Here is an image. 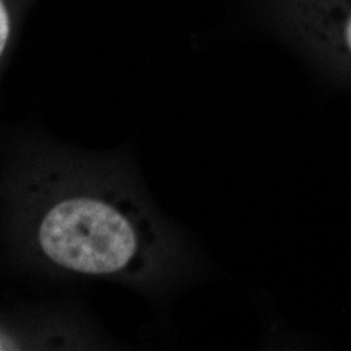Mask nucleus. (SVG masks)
<instances>
[{
    "label": "nucleus",
    "mask_w": 351,
    "mask_h": 351,
    "mask_svg": "<svg viewBox=\"0 0 351 351\" xmlns=\"http://www.w3.org/2000/svg\"><path fill=\"white\" fill-rule=\"evenodd\" d=\"M39 242L51 261L88 275L125 271L138 261L146 243L124 211L93 198L56 204L42 221Z\"/></svg>",
    "instance_id": "obj_1"
},
{
    "label": "nucleus",
    "mask_w": 351,
    "mask_h": 351,
    "mask_svg": "<svg viewBox=\"0 0 351 351\" xmlns=\"http://www.w3.org/2000/svg\"><path fill=\"white\" fill-rule=\"evenodd\" d=\"M7 38H8V16L0 0V53L4 50Z\"/></svg>",
    "instance_id": "obj_2"
}]
</instances>
